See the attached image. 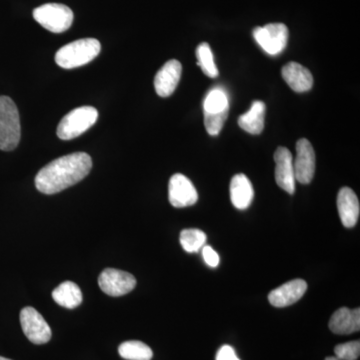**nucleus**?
<instances>
[{
  "mask_svg": "<svg viewBox=\"0 0 360 360\" xmlns=\"http://www.w3.org/2000/svg\"><path fill=\"white\" fill-rule=\"evenodd\" d=\"M307 283L303 279H293L271 291L269 295L270 304L286 307L297 302L307 292Z\"/></svg>",
  "mask_w": 360,
  "mask_h": 360,
  "instance_id": "obj_13",
  "label": "nucleus"
},
{
  "mask_svg": "<svg viewBox=\"0 0 360 360\" xmlns=\"http://www.w3.org/2000/svg\"><path fill=\"white\" fill-rule=\"evenodd\" d=\"M277 186L290 194L295 191V174L292 155L290 149L279 146L274 153Z\"/></svg>",
  "mask_w": 360,
  "mask_h": 360,
  "instance_id": "obj_11",
  "label": "nucleus"
},
{
  "mask_svg": "<svg viewBox=\"0 0 360 360\" xmlns=\"http://www.w3.org/2000/svg\"><path fill=\"white\" fill-rule=\"evenodd\" d=\"M168 198L170 205L176 208L188 207L195 205L198 200V193L191 179L186 175H172L168 184Z\"/></svg>",
  "mask_w": 360,
  "mask_h": 360,
  "instance_id": "obj_9",
  "label": "nucleus"
},
{
  "mask_svg": "<svg viewBox=\"0 0 360 360\" xmlns=\"http://www.w3.org/2000/svg\"><path fill=\"white\" fill-rule=\"evenodd\" d=\"M101 42L96 39L75 40L56 52V63L65 70H72L94 60L101 53Z\"/></svg>",
  "mask_w": 360,
  "mask_h": 360,
  "instance_id": "obj_2",
  "label": "nucleus"
},
{
  "mask_svg": "<svg viewBox=\"0 0 360 360\" xmlns=\"http://www.w3.org/2000/svg\"><path fill=\"white\" fill-rule=\"evenodd\" d=\"M255 196L252 184L245 174H236L231 182V200L232 205L238 210H243L250 207Z\"/></svg>",
  "mask_w": 360,
  "mask_h": 360,
  "instance_id": "obj_17",
  "label": "nucleus"
},
{
  "mask_svg": "<svg viewBox=\"0 0 360 360\" xmlns=\"http://www.w3.org/2000/svg\"><path fill=\"white\" fill-rule=\"evenodd\" d=\"M253 37L269 56H277L285 49L288 41V26L283 23H269L253 30Z\"/></svg>",
  "mask_w": 360,
  "mask_h": 360,
  "instance_id": "obj_6",
  "label": "nucleus"
},
{
  "mask_svg": "<svg viewBox=\"0 0 360 360\" xmlns=\"http://www.w3.org/2000/svg\"><path fill=\"white\" fill-rule=\"evenodd\" d=\"M360 328V309L341 307L329 321V329L335 335H352Z\"/></svg>",
  "mask_w": 360,
  "mask_h": 360,
  "instance_id": "obj_15",
  "label": "nucleus"
},
{
  "mask_svg": "<svg viewBox=\"0 0 360 360\" xmlns=\"http://www.w3.org/2000/svg\"><path fill=\"white\" fill-rule=\"evenodd\" d=\"M324 360H340L336 356L326 357Z\"/></svg>",
  "mask_w": 360,
  "mask_h": 360,
  "instance_id": "obj_28",
  "label": "nucleus"
},
{
  "mask_svg": "<svg viewBox=\"0 0 360 360\" xmlns=\"http://www.w3.org/2000/svg\"><path fill=\"white\" fill-rule=\"evenodd\" d=\"M20 113L11 97L0 96V149L11 151L20 141Z\"/></svg>",
  "mask_w": 360,
  "mask_h": 360,
  "instance_id": "obj_3",
  "label": "nucleus"
},
{
  "mask_svg": "<svg viewBox=\"0 0 360 360\" xmlns=\"http://www.w3.org/2000/svg\"><path fill=\"white\" fill-rule=\"evenodd\" d=\"M33 18L49 32L61 33L70 30L75 15L68 6L47 4L33 11Z\"/></svg>",
  "mask_w": 360,
  "mask_h": 360,
  "instance_id": "obj_5",
  "label": "nucleus"
},
{
  "mask_svg": "<svg viewBox=\"0 0 360 360\" xmlns=\"http://www.w3.org/2000/svg\"><path fill=\"white\" fill-rule=\"evenodd\" d=\"M101 290L110 296H122L134 290L136 279L127 271L115 269H106L98 277Z\"/></svg>",
  "mask_w": 360,
  "mask_h": 360,
  "instance_id": "obj_8",
  "label": "nucleus"
},
{
  "mask_svg": "<svg viewBox=\"0 0 360 360\" xmlns=\"http://www.w3.org/2000/svg\"><path fill=\"white\" fill-rule=\"evenodd\" d=\"M196 58H198V65L205 73L206 77L210 78L217 77L219 75V70L214 63V58L210 44L202 42L198 45L196 49Z\"/></svg>",
  "mask_w": 360,
  "mask_h": 360,
  "instance_id": "obj_22",
  "label": "nucleus"
},
{
  "mask_svg": "<svg viewBox=\"0 0 360 360\" xmlns=\"http://www.w3.org/2000/svg\"><path fill=\"white\" fill-rule=\"evenodd\" d=\"M229 111V110H225L215 113L203 112L206 131L210 135L219 134L226 122Z\"/></svg>",
  "mask_w": 360,
  "mask_h": 360,
  "instance_id": "obj_24",
  "label": "nucleus"
},
{
  "mask_svg": "<svg viewBox=\"0 0 360 360\" xmlns=\"http://www.w3.org/2000/svg\"><path fill=\"white\" fill-rule=\"evenodd\" d=\"M52 297L58 305L68 309H77L84 300L79 286L72 281L61 283L52 292Z\"/></svg>",
  "mask_w": 360,
  "mask_h": 360,
  "instance_id": "obj_19",
  "label": "nucleus"
},
{
  "mask_svg": "<svg viewBox=\"0 0 360 360\" xmlns=\"http://www.w3.org/2000/svg\"><path fill=\"white\" fill-rule=\"evenodd\" d=\"M20 323L26 338L34 345H44L51 340V326L33 307L21 310Z\"/></svg>",
  "mask_w": 360,
  "mask_h": 360,
  "instance_id": "obj_7",
  "label": "nucleus"
},
{
  "mask_svg": "<svg viewBox=\"0 0 360 360\" xmlns=\"http://www.w3.org/2000/svg\"><path fill=\"white\" fill-rule=\"evenodd\" d=\"M265 110L266 108L264 103L260 101H253L250 110L245 115L239 116V127L250 134H262L264 129Z\"/></svg>",
  "mask_w": 360,
  "mask_h": 360,
  "instance_id": "obj_18",
  "label": "nucleus"
},
{
  "mask_svg": "<svg viewBox=\"0 0 360 360\" xmlns=\"http://www.w3.org/2000/svg\"><path fill=\"white\" fill-rule=\"evenodd\" d=\"M217 360H240L236 354V350L231 345L220 347L217 354Z\"/></svg>",
  "mask_w": 360,
  "mask_h": 360,
  "instance_id": "obj_27",
  "label": "nucleus"
},
{
  "mask_svg": "<svg viewBox=\"0 0 360 360\" xmlns=\"http://www.w3.org/2000/svg\"><path fill=\"white\" fill-rule=\"evenodd\" d=\"M118 352L122 359L127 360H151L153 350L141 341H125L118 347Z\"/></svg>",
  "mask_w": 360,
  "mask_h": 360,
  "instance_id": "obj_20",
  "label": "nucleus"
},
{
  "mask_svg": "<svg viewBox=\"0 0 360 360\" xmlns=\"http://www.w3.org/2000/svg\"><path fill=\"white\" fill-rule=\"evenodd\" d=\"M295 180L302 184H309L314 176L315 153L307 139H300L296 143V158L293 160Z\"/></svg>",
  "mask_w": 360,
  "mask_h": 360,
  "instance_id": "obj_10",
  "label": "nucleus"
},
{
  "mask_svg": "<svg viewBox=\"0 0 360 360\" xmlns=\"http://www.w3.org/2000/svg\"><path fill=\"white\" fill-rule=\"evenodd\" d=\"M91 167V158L87 153H71L42 167L35 177V186L41 193H58L84 179Z\"/></svg>",
  "mask_w": 360,
  "mask_h": 360,
  "instance_id": "obj_1",
  "label": "nucleus"
},
{
  "mask_svg": "<svg viewBox=\"0 0 360 360\" xmlns=\"http://www.w3.org/2000/svg\"><path fill=\"white\" fill-rule=\"evenodd\" d=\"M203 112L215 113L229 110V97L224 90L214 89L208 92L203 103Z\"/></svg>",
  "mask_w": 360,
  "mask_h": 360,
  "instance_id": "obj_23",
  "label": "nucleus"
},
{
  "mask_svg": "<svg viewBox=\"0 0 360 360\" xmlns=\"http://www.w3.org/2000/svg\"><path fill=\"white\" fill-rule=\"evenodd\" d=\"M283 79L295 92H305L311 89L314 77L307 68L297 63H288L281 70Z\"/></svg>",
  "mask_w": 360,
  "mask_h": 360,
  "instance_id": "obj_16",
  "label": "nucleus"
},
{
  "mask_svg": "<svg viewBox=\"0 0 360 360\" xmlns=\"http://www.w3.org/2000/svg\"><path fill=\"white\" fill-rule=\"evenodd\" d=\"M0 360H11V359H6V357L0 356Z\"/></svg>",
  "mask_w": 360,
  "mask_h": 360,
  "instance_id": "obj_29",
  "label": "nucleus"
},
{
  "mask_svg": "<svg viewBox=\"0 0 360 360\" xmlns=\"http://www.w3.org/2000/svg\"><path fill=\"white\" fill-rule=\"evenodd\" d=\"M98 118V111L92 106H82L71 110L61 120L58 127V136L63 141H71L84 134L94 127Z\"/></svg>",
  "mask_w": 360,
  "mask_h": 360,
  "instance_id": "obj_4",
  "label": "nucleus"
},
{
  "mask_svg": "<svg viewBox=\"0 0 360 360\" xmlns=\"http://www.w3.org/2000/svg\"><path fill=\"white\" fill-rule=\"evenodd\" d=\"M179 240L180 245L186 252H198L205 245L206 234L200 229H184L180 233Z\"/></svg>",
  "mask_w": 360,
  "mask_h": 360,
  "instance_id": "obj_21",
  "label": "nucleus"
},
{
  "mask_svg": "<svg viewBox=\"0 0 360 360\" xmlns=\"http://www.w3.org/2000/svg\"><path fill=\"white\" fill-rule=\"evenodd\" d=\"M202 257L203 259H205V264L210 267H217L219 266L220 258L219 253L217 252L212 248L210 246L205 245L202 248Z\"/></svg>",
  "mask_w": 360,
  "mask_h": 360,
  "instance_id": "obj_26",
  "label": "nucleus"
},
{
  "mask_svg": "<svg viewBox=\"0 0 360 360\" xmlns=\"http://www.w3.org/2000/svg\"><path fill=\"white\" fill-rule=\"evenodd\" d=\"M182 65L179 60L172 59L158 70L155 78L156 94L160 97H168L174 94L181 77Z\"/></svg>",
  "mask_w": 360,
  "mask_h": 360,
  "instance_id": "obj_12",
  "label": "nucleus"
},
{
  "mask_svg": "<svg viewBox=\"0 0 360 360\" xmlns=\"http://www.w3.org/2000/svg\"><path fill=\"white\" fill-rule=\"evenodd\" d=\"M335 356L340 360H356L360 354L359 340L338 345L335 348Z\"/></svg>",
  "mask_w": 360,
  "mask_h": 360,
  "instance_id": "obj_25",
  "label": "nucleus"
},
{
  "mask_svg": "<svg viewBox=\"0 0 360 360\" xmlns=\"http://www.w3.org/2000/svg\"><path fill=\"white\" fill-rule=\"evenodd\" d=\"M338 210L341 222L347 229H352L359 219V198L349 187H343L338 195Z\"/></svg>",
  "mask_w": 360,
  "mask_h": 360,
  "instance_id": "obj_14",
  "label": "nucleus"
}]
</instances>
